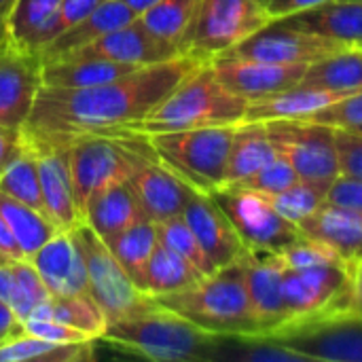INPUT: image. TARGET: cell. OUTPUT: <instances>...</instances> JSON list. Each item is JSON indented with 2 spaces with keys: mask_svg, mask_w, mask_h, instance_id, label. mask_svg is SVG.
Masks as SVG:
<instances>
[{
  "mask_svg": "<svg viewBox=\"0 0 362 362\" xmlns=\"http://www.w3.org/2000/svg\"><path fill=\"white\" fill-rule=\"evenodd\" d=\"M199 59L180 55L87 89L42 87L25 127L57 134H115L140 123Z\"/></svg>",
  "mask_w": 362,
  "mask_h": 362,
  "instance_id": "1",
  "label": "cell"
},
{
  "mask_svg": "<svg viewBox=\"0 0 362 362\" xmlns=\"http://www.w3.org/2000/svg\"><path fill=\"white\" fill-rule=\"evenodd\" d=\"M246 110L248 102L216 78L210 62H199L140 123L125 132L148 136L195 127L238 125L246 119Z\"/></svg>",
  "mask_w": 362,
  "mask_h": 362,
  "instance_id": "2",
  "label": "cell"
},
{
  "mask_svg": "<svg viewBox=\"0 0 362 362\" xmlns=\"http://www.w3.org/2000/svg\"><path fill=\"white\" fill-rule=\"evenodd\" d=\"M155 301L214 335H261L244 280V257Z\"/></svg>",
  "mask_w": 362,
  "mask_h": 362,
  "instance_id": "3",
  "label": "cell"
},
{
  "mask_svg": "<svg viewBox=\"0 0 362 362\" xmlns=\"http://www.w3.org/2000/svg\"><path fill=\"white\" fill-rule=\"evenodd\" d=\"M100 341H110L148 361L214 362L216 335L155 303L142 314L108 322Z\"/></svg>",
  "mask_w": 362,
  "mask_h": 362,
  "instance_id": "4",
  "label": "cell"
},
{
  "mask_svg": "<svg viewBox=\"0 0 362 362\" xmlns=\"http://www.w3.org/2000/svg\"><path fill=\"white\" fill-rule=\"evenodd\" d=\"M233 132L235 125L195 127L148 134L146 142L165 168L197 191L212 193L214 189L225 187Z\"/></svg>",
  "mask_w": 362,
  "mask_h": 362,
  "instance_id": "5",
  "label": "cell"
},
{
  "mask_svg": "<svg viewBox=\"0 0 362 362\" xmlns=\"http://www.w3.org/2000/svg\"><path fill=\"white\" fill-rule=\"evenodd\" d=\"M269 19L267 6L259 0H199L182 38V53L210 62L229 53Z\"/></svg>",
  "mask_w": 362,
  "mask_h": 362,
  "instance_id": "6",
  "label": "cell"
},
{
  "mask_svg": "<svg viewBox=\"0 0 362 362\" xmlns=\"http://www.w3.org/2000/svg\"><path fill=\"white\" fill-rule=\"evenodd\" d=\"M66 140L74 199L83 218V208L91 195L112 182L127 180L136 159V136L132 132L78 134Z\"/></svg>",
  "mask_w": 362,
  "mask_h": 362,
  "instance_id": "7",
  "label": "cell"
},
{
  "mask_svg": "<svg viewBox=\"0 0 362 362\" xmlns=\"http://www.w3.org/2000/svg\"><path fill=\"white\" fill-rule=\"evenodd\" d=\"M282 291L288 314L286 327L344 312H356L352 297L350 261L325 263L303 269L286 267Z\"/></svg>",
  "mask_w": 362,
  "mask_h": 362,
  "instance_id": "8",
  "label": "cell"
},
{
  "mask_svg": "<svg viewBox=\"0 0 362 362\" xmlns=\"http://www.w3.org/2000/svg\"><path fill=\"white\" fill-rule=\"evenodd\" d=\"M72 233L85 259L89 295L100 305L108 322L142 314L157 303L129 280L106 242L89 225L78 223Z\"/></svg>",
  "mask_w": 362,
  "mask_h": 362,
  "instance_id": "9",
  "label": "cell"
},
{
  "mask_svg": "<svg viewBox=\"0 0 362 362\" xmlns=\"http://www.w3.org/2000/svg\"><path fill=\"white\" fill-rule=\"evenodd\" d=\"M210 195L235 227L246 250L280 255L301 238L299 227L278 214L272 202L252 189L225 185L214 189Z\"/></svg>",
  "mask_w": 362,
  "mask_h": 362,
  "instance_id": "10",
  "label": "cell"
},
{
  "mask_svg": "<svg viewBox=\"0 0 362 362\" xmlns=\"http://www.w3.org/2000/svg\"><path fill=\"white\" fill-rule=\"evenodd\" d=\"M269 138L295 168L299 180H308L329 189L339 176V157L335 132L329 125L310 119L267 121Z\"/></svg>",
  "mask_w": 362,
  "mask_h": 362,
  "instance_id": "11",
  "label": "cell"
},
{
  "mask_svg": "<svg viewBox=\"0 0 362 362\" xmlns=\"http://www.w3.org/2000/svg\"><path fill=\"white\" fill-rule=\"evenodd\" d=\"M21 132L38 163L47 216L59 231L74 229L78 223H83V218L74 199L68 140L64 136L38 132L32 127H23Z\"/></svg>",
  "mask_w": 362,
  "mask_h": 362,
  "instance_id": "12",
  "label": "cell"
},
{
  "mask_svg": "<svg viewBox=\"0 0 362 362\" xmlns=\"http://www.w3.org/2000/svg\"><path fill=\"white\" fill-rule=\"evenodd\" d=\"M308 362H362V314L344 312L284 327L272 335Z\"/></svg>",
  "mask_w": 362,
  "mask_h": 362,
  "instance_id": "13",
  "label": "cell"
},
{
  "mask_svg": "<svg viewBox=\"0 0 362 362\" xmlns=\"http://www.w3.org/2000/svg\"><path fill=\"white\" fill-rule=\"evenodd\" d=\"M134 134V132H132ZM136 136V159L134 168L127 176L144 214L155 221H168L172 216H180L191 195L197 191L185 178L165 168L151 151L146 136Z\"/></svg>",
  "mask_w": 362,
  "mask_h": 362,
  "instance_id": "14",
  "label": "cell"
},
{
  "mask_svg": "<svg viewBox=\"0 0 362 362\" xmlns=\"http://www.w3.org/2000/svg\"><path fill=\"white\" fill-rule=\"evenodd\" d=\"M341 49H350V47L320 34L291 28L280 19H269L263 28H259L255 34H250L229 53L248 59L269 62V64L310 66Z\"/></svg>",
  "mask_w": 362,
  "mask_h": 362,
  "instance_id": "15",
  "label": "cell"
},
{
  "mask_svg": "<svg viewBox=\"0 0 362 362\" xmlns=\"http://www.w3.org/2000/svg\"><path fill=\"white\" fill-rule=\"evenodd\" d=\"M210 66L216 78L248 104L297 87L308 70V66L269 64L231 53L210 59Z\"/></svg>",
  "mask_w": 362,
  "mask_h": 362,
  "instance_id": "16",
  "label": "cell"
},
{
  "mask_svg": "<svg viewBox=\"0 0 362 362\" xmlns=\"http://www.w3.org/2000/svg\"><path fill=\"white\" fill-rule=\"evenodd\" d=\"M286 265L278 252H252L244 255V280L252 314L257 318L261 335H274L288 322L284 305V280Z\"/></svg>",
  "mask_w": 362,
  "mask_h": 362,
  "instance_id": "17",
  "label": "cell"
},
{
  "mask_svg": "<svg viewBox=\"0 0 362 362\" xmlns=\"http://www.w3.org/2000/svg\"><path fill=\"white\" fill-rule=\"evenodd\" d=\"M66 55L104 57L110 62H121V64L144 68V66L161 64L168 59H176L185 53L180 51V47L151 34L136 17L134 21L100 36L98 40L85 45L81 49H74ZM59 57H64V55H59Z\"/></svg>",
  "mask_w": 362,
  "mask_h": 362,
  "instance_id": "18",
  "label": "cell"
},
{
  "mask_svg": "<svg viewBox=\"0 0 362 362\" xmlns=\"http://www.w3.org/2000/svg\"><path fill=\"white\" fill-rule=\"evenodd\" d=\"M40 89V59L6 47L0 53V125L23 129Z\"/></svg>",
  "mask_w": 362,
  "mask_h": 362,
  "instance_id": "19",
  "label": "cell"
},
{
  "mask_svg": "<svg viewBox=\"0 0 362 362\" xmlns=\"http://www.w3.org/2000/svg\"><path fill=\"white\" fill-rule=\"evenodd\" d=\"M182 216L195 233L206 257L214 265V269L227 267L246 255V246L240 240L235 227L210 193L195 191L187 202Z\"/></svg>",
  "mask_w": 362,
  "mask_h": 362,
  "instance_id": "20",
  "label": "cell"
},
{
  "mask_svg": "<svg viewBox=\"0 0 362 362\" xmlns=\"http://www.w3.org/2000/svg\"><path fill=\"white\" fill-rule=\"evenodd\" d=\"M30 261L51 295L89 293L85 259L72 229L57 231L30 257Z\"/></svg>",
  "mask_w": 362,
  "mask_h": 362,
  "instance_id": "21",
  "label": "cell"
},
{
  "mask_svg": "<svg viewBox=\"0 0 362 362\" xmlns=\"http://www.w3.org/2000/svg\"><path fill=\"white\" fill-rule=\"evenodd\" d=\"M282 23L327 36L346 47L362 49V0H331L327 4L280 17Z\"/></svg>",
  "mask_w": 362,
  "mask_h": 362,
  "instance_id": "22",
  "label": "cell"
},
{
  "mask_svg": "<svg viewBox=\"0 0 362 362\" xmlns=\"http://www.w3.org/2000/svg\"><path fill=\"white\" fill-rule=\"evenodd\" d=\"M142 218H146V214L127 180L104 187L91 195L83 208V223L89 225L104 242L123 233Z\"/></svg>",
  "mask_w": 362,
  "mask_h": 362,
  "instance_id": "23",
  "label": "cell"
},
{
  "mask_svg": "<svg viewBox=\"0 0 362 362\" xmlns=\"http://www.w3.org/2000/svg\"><path fill=\"white\" fill-rule=\"evenodd\" d=\"M299 231L305 238L322 242L344 261L362 255V210L325 202L310 218L299 223Z\"/></svg>",
  "mask_w": 362,
  "mask_h": 362,
  "instance_id": "24",
  "label": "cell"
},
{
  "mask_svg": "<svg viewBox=\"0 0 362 362\" xmlns=\"http://www.w3.org/2000/svg\"><path fill=\"white\" fill-rule=\"evenodd\" d=\"M140 68L121 62H110L104 57H81V55H64V57L40 62L42 87H51V89H87V87L110 83Z\"/></svg>",
  "mask_w": 362,
  "mask_h": 362,
  "instance_id": "25",
  "label": "cell"
},
{
  "mask_svg": "<svg viewBox=\"0 0 362 362\" xmlns=\"http://www.w3.org/2000/svg\"><path fill=\"white\" fill-rule=\"evenodd\" d=\"M138 15L136 11L125 2V0H104L95 11H91L85 19H81L78 23H74L72 28H68L64 34H59L40 55V62L45 59H53L59 55H66L74 49H81L93 40H98L100 36L134 21Z\"/></svg>",
  "mask_w": 362,
  "mask_h": 362,
  "instance_id": "26",
  "label": "cell"
},
{
  "mask_svg": "<svg viewBox=\"0 0 362 362\" xmlns=\"http://www.w3.org/2000/svg\"><path fill=\"white\" fill-rule=\"evenodd\" d=\"M59 2L62 0H17L4 28L8 47L40 59L51 42L49 32Z\"/></svg>",
  "mask_w": 362,
  "mask_h": 362,
  "instance_id": "27",
  "label": "cell"
},
{
  "mask_svg": "<svg viewBox=\"0 0 362 362\" xmlns=\"http://www.w3.org/2000/svg\"><path fill=\"white\" fill-rule=\"evenodd\" d=\"M276 146L269 138L267 125L261 121H242L235 125L225 185H240L255 176L263 165L276 157Z\"/></svg>",
  "mask_w": 362,
  "mask_h": 362,
  "instance_id": "28",
  "label": "cell"
},
{
  "mask_svg": "<svg viewBox=\"0 0 362 362\" xmlns=\"http://www.w3.org/2000/svg\"><path fill=\"white\" fill-rule=\"evenodd\" d=\"M341 98H346V95L327 91V89L297 85V87L276 93L272 98L248 104L244 121L267 123V121H282V119H308V117L320 112L322 108L339 102Z\"/></svg>",
  "mask_w": 362,
  "mask_h": 362,
  "instance_id": "29",
  "label": "cell"
},
{
  "mask_svg": "<svg viewBox=\"0 0 362 362\" xmlns=\"http://www.w3.org/2000/svg\"><path fill=\"white\" fill-rule=\"evenodd\" d=\"M299 85L352 95L362 91V49H341L308 66Z\"/></svg>",
  "mask_w": 362,
  "mask_h": 362,
  "instance_id": "30",
  "label": "cell"
},
{
  "mask_svg": "<svg viewBox=\"0 0 362 362\" xmlns=\"http://www.w3.org/2000/svg\"><path fill=\"white\" fill-rule=\"evenodd\" d=\"M95 341L55 344L30 333H17L0 341V362H85L93 358Z\"/></svg>",
  "mask_w": 362,
  "mask_h": 362,
  "instance_id": "31",
  "label": "cell"
},
{
  "mask_svg": "<svg viewBox=\"0 0 362 362\" xmlns=\"http://www.w3.org/2000/svg\"><path fill=\"white\" fill-rule=\"evenodd\" d=\"M159 244L157 223L148 216L125 229L123 233L115 235L106 242L119 265L125 269L129 280L144 293V278H146V265L151 261L153 250Z\"/></svg>",
  "mask_w": 362,
  "mask_h": 362,
  "instance_id": "32",
  "label": "cell"
},
{
  "mask_svg": "<svg viewBox=\"0 0 362 362\" xmlns=\"http://www.w3.org/2000/svg\"><path fill=\"white\" fill-rule=\"evenodd\" d=\"M214 362H308L272 335H216Z\"/></svg>",
  "mask_w": 362,
  "mask_h": 362,
  "instance_id": "33",
  "label": "cell"
},
{
  "mask_svg": "<svg viewBox=\"0 0 362 362\" xmlns=\"http://www.w3.org/2000/svg\"><path fill=\"white\" fill-rule=\"evenodd\" d=\"M202 278H206V276L195 265H191L178 252H174L172 248H168L159 242L151 255L148 265H146L144 293L153 299L172 295V293L193 286Z\"/></svg>",
  "mask_w": 362,
  "mask_h": 362,
  "instance_id": "34",
  "label": "cell"
},
{
  "mask_svg": "<svg viewBox=\"0 0 362 362\" xmlns=\"http://www.w3.org/2000/svg\"><path fill=\"white\" fill-rule=\"evenodd\" d=\"M36 318H53L59 320L72 329H78L93 337L95 341L102 339L106 331V316L100 310V305L93 301L89 293H78V295H51L36 312ZM30 316V318H34Z\"/></svg>",
  "mask_w": 362,
  "mask_h": 362,
  "instance_id": "35",
  "label": "cell"
},
{
  "mask_svg": "<svg viewBox=\"0 0 362 362\" xmlns=\"http://www.w3.org/2000/svg\"><path fill=\"white\" fill-rule=\"evenodd\" d=\"M0 214L4 216V221L25 259H30L47 240H51L59 231L47 214H42L4 193H0Z\"/></svg>",
  "mask_w": 362,
  "mask_h": 362,
  "instance_id": "36",
  "label": "cell"
},
{
  "mask_svg": "<svg viewBox=\"0 0 362 362\" xmlns=\"http://www.w3.org/2000/svg\"><path fill=\"white\" fill-rule=\"evenodd\" d=\"M0 193L47 214L38 163H36V157H34L32 148L28 146L25 138H23V146L19 148V153L8 161V165L0 174Z\"/></svg>",
  "mask_w": 362,
  "mask_h": 362,
  "instance_id": "37",
  "label": "cell"
},
{
  "mask_svg": "<svg viewBox=\"0 0 362 362\" xmlns=\"http://www.w3.org/2000/svg\"><path fill=\"white\" fill-rule=\"evenodd\" d=\"M199 0H159L138 15V21L157 38L168 40L182 51V38L193 21Z\"/></svg>",
  "mask_w": 362,
  "mask_h": 362,
  "instance_id": "38",
  "label": "cell"
},
{
  "mask_svg": "<svg viewBox=\"0 0 362 362\" xmlns=\"http://www.w3.org/2000/svg\"><path fill=\"white\" fill-rule=\"evenodd\" d=\"M51 297L42 278L30 259L11 261V291L6 297V305L15 312V316L23 322Z\"/></svg>",
  "mask_w": 362,
  "mask_h": 362,
  "instance_id": "39",
  "label": "cell"
},
{
  "mask_svg": "<svg viewBox=\"0 0 362 362\" xmlns=\"http://www.w3.org/2000/svg\"><path fill=\"white\" fill-rule=\"evenodd\" d=\"M327 191L329 189H325L320 185H314L308 180H297L286 191L276 193V195H265V197L272 202V206L276 208L278 214H282L286 221H291L299 227V223L310 218L327 202Z\"/></svg>",
  "mask_w": 362,
  "mask_h": 362,
  "instance_id": "40",
  "label": "cell"
},
{
  "mask_svg": "<svg viewBox=\"0 0 362 362\" xmlns=\"http://www.w3.org/2000/svg\"><path fill=\"white\" fill-rule=\"evenodd\" d=\"M157 233H159V242L168 248H172L174 252H178L182 259H187L191 265H195L204 276L214 274V265L210 263V259L206 257L204 248L199 246L195 233L191 231L189 223L185 221V216H172L168 221L157 223Z\"/></svg>",
  "mask_w": 362,
  "mask_h": 362,
  "instance_id": "41",
  "label": "cell"
},
{
  "mask_svg": "<svg viewBox=\"0 0 362 362\" xmlns=\"http://www.w3.org/2000/svg\"><path fill=\"white\" fill-rule=\"evenodd\" d=\"M297 180H299V176H297L295 168L291 165V161L282 153H276V157L267 165H263L255 176H250L248 180H244L240 185L246 189H252L261 195H276V193H282L288 187H293Z\"/></svg>",
  "mask_w": 362,
  "mask_h": 362,
  "instance_id": "42",
  "label": "cell"
},
{
  "mask_svg": "<svg viewBox=\"0 0 362 362\" xmlns=\"http://www.w3.org/2000/svg\"><path fill=\"white\" fill-rule=\"evenodd\" d=\"M282 263L288 269H303V267H314V265H325V263H337L344 261L337 252H333L329 246H325L318 240L301 235L297 242H293L288 248L280 252Z\"/></svg>",
  "mask_w": 362,
  "mask_h": 362,
  "instance_id": "43",
  "label": "cell"
},
{
  "mask_svg": "<svg viewBox=\"0 0 362 362\" xmlns=\"http://www.w3.org/2000/svg\"><path fill=\"white\" fill-rule=\"evenodd\" d=\"M308 119L322 123V125H329V127L358 129V127H362V91L341 98L339 102L322 108L320 112H316Z\"/></svg>",
  "mask_w": 362,
  "mask_h": 362,
  "instance_id": "44",
  "label": "cell"
},
{
  "mask_svg": "<svg viewBox=\"0 0 362 362\" xmlns=\"http://www.w3.org/2000/svg\"><path fill=\"white\" fill-rule=\"evenodd\" d=\"M21 329L23 333H30V335H36V337H42V339H49V341H55V344H83V341H95L93 337H89L87 333L78 331V329H72L59 320H53V318H28L21 322Z\"/></svg>",
  "mask_w": 362,
  "mask_h": 362,
  "instance_id": "45",
  "label": "cell"
},
{
  "mask_svg": "<svg viewBox=\"0 0 362 362\" xmlns=\"http://www.w3.org/2000/svg\"><path fill=\"white\" fill-rule=\"evenodd\" d=\"M339 157V174L362 180V134L354 129L333 127Z\"/></svg>",
  "mask_w": 362,
  "mask_h": 362,
  "instance_id": "46",
  "label": "cell"
},
{
  "mask_svg": "<svg viewBox=\"0 0 362 362\" xmlns=\"http://www.w3.org/2000/svg\"><path fill=\"white\" fill-rule=\"evenodd\" d=\"M104 0H62L59 6H57V13H55V19L51 23V32H49V38L51 42L64 34L68 28H72L74 23H78L81 19H85L91 11H95ZM49 42V45H51Z\"/></svg>",
  "mask_w": 362,
  "mask_h": 362,
  "instance_id": "47",
  "label": "cell"
},
{
  "mask_svg": "<svg viewBox=\"0 0 362 362\" xmlns=\"http://www.w3.org/2000/svg\"><path fill=\"white\" fill-rule=\"evenodd\" d=\"M327 202L344 208L362 210V180L339 174L327 191Z\"/></svg>",
  "mask_w": 362,
  "mask_h": 362,
  "instance_id": "48",
  "label": "cell"
},
{
  "mask_svg": "<svg viewBox=\"0 0 362 362\" xmlns=\"http://www.w3.org/2000/svg\"><path fill=\"white\" fill-rule=\"evenodd\" d=\"M331 0H269L267 2V13L272 19H280V17H288L293 13H301L320 4H327Z\"/></svg>",
  "mask_w": 362,
  "mask_h": 362,
  "instance_id": "49",
  "label": "cell"
},
{
  "mask_svg": "<svg viewBox=\"0 0 362 362\" xmlns=\"http://www.w3.org/2000/svg\"><path fill=\"white\" fill-rule=\"evenodd\" d=\"M21 146H23L21 129H11L0 125V174L8 165V161L19 153Z\"/></svg>",
  "mask_w": 362,
  "mask_h": 362,
  "instance_id": "50",
  "label": "cell"
},
{
  "mask_svg": "<svg viewBox=\"0 0 362 362\" xmlns=\"http://www.w3.org/2000/svg\"><path fill=\"white\" fill-rule=\"evenodd\" d=\"M15 259H25L17 240L13 238L4 216L0 214V261H15Z\"/></svg>",
  "mask_w": 362,
  "mask_h": 362,
  "instance_id": "51",
  "label": "cell"
},
{
  "mask_svg": "<svg viewBox=\"0 0 362 362\" xmlns=\"http://www.w3.org/2000/svg\"><path fill=\"white\" fill-rule=\"evenodd\" d=\"M21 320L15 316V312L0 299V339H8L17 333H21Z\"/></svg>",
  "mask_w": 362,
  "mask_h": 362,
  "instance_id": "52",
  "label": "cell"
},
{
  "mask_svg": "<svg viewBox=\"0 0 362 362\" xmlns=\"http://www.w3.org/2000/svg\"><path fill=\"white\" fill-rule=\"evenodd\" d=\"M350 276H352V297H354V310L362 314V255L350 261Z\"/></svg>",
  "mask_w": 362,
  "mask_h": 362,
  "instance_id": "53",
  "label": "cell"
},
{
  "mask_svg": "<svg viewBox=\"0 0 362 362\" xmlns=\"http://www.w3.org/2000/svg\"><path fill=\"white\" fill-rule=\"evenodd\" d=\"M15 4H17V0H0V30L6 28V21H8Z\"/></svg>",
  "mask_w": 362,
  "mask_h": 362,
  "instance_id": "54",
  "label": "cell"
},
{
  "mask_svg": "<svg viewBox=\"0 0 362 362\" xmlns=\"http://www.w3.org/2000/svg\"><path fill=\"white\" fill-rule=\"evenodd\" d=\"M134 11H136V15H140L142 11H146L148 6H153L155 2H159V0H125Z\"/></svg>",
  "mask_w": 362,
  "mask_h": 362,
  "instance_id": "55",
  "label": "cell"
},
{
  "mask_svg": "<svg viewBox=\"0 0 362 362\" xmlns=\"http://www.w3.org/2000/svg\"><path fill=\"white\" fill-rule=\"evenodd\" d=\"M8 47V38H6V30H0V53Z\"/></svg>",
  "mask_w": 362,
  "mask_h": 362,
  "instance_id": "56",
  "label": "cell"
},
{
  "mask_svg": "<svg viewBox=\"0 0 362 362\" xmlns=\"http://www.w3.org/2000/svg\"><path fill=\"white\" fill-rule=\"evenodd\" d=\"M259 2H261V4H265V6H267V2H269V0H259Z\"/></svg>",
  "mask_w": 362,
  "mask_h": 362,
  "instance_id": "57",
  "label": "cell"
},
{
  "mask_svg": "<svg viewBox=\"0 0 362 362\" xmlns=\"http://www.w3.org/2000/svg\"><path fill=\"white\" fill-rule=\"evenodd\" d=\"M354 132H358V134H362V127H358V129H354Z\"/></svg>",
  "mask_w": 362,
  "mask_h": 362,
  "instance_id": "58",
  "label": "cell"
},
{
  "mask_svg": "<svg viewBox=\"0 0 362 362\" xmlns=\"http://www.w3.org/2000/svg\"><path fill=\"white\" fill-rule=\"evenodd\" d=\"M0 341H2V339H0Z\"/></svg>",
  "mask_w": 362,
  "mask_h": 362,
  "instance_id": "59",
  "label": "cell"
}]
</instances>
